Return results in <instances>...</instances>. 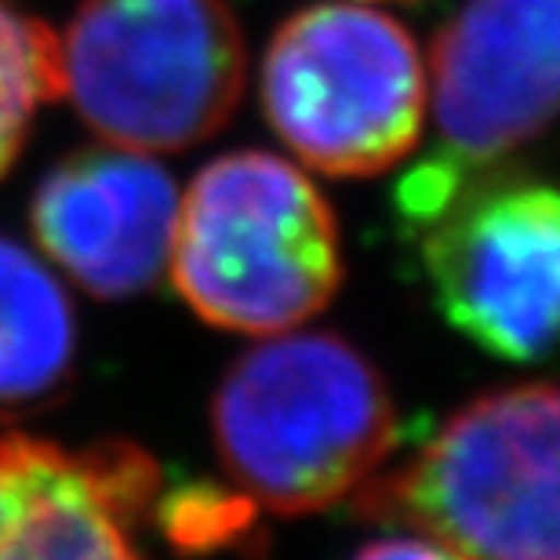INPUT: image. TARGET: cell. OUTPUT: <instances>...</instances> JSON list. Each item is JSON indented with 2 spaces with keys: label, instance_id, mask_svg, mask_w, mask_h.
<instances>
[{
  "label": "cell",
  "instance_id": "cell-1",
  "mask_svg": "<svg viewBox=\"0 0 560 560\" xmlns=\"http://www.w3.org/2000/svg\"><path fill=\"white\" fill-rule=\"evenodd\" d=\"M211 430L233 491L295 517L357 499L397 447V408L339 335L280 331L226 372Z\"/></svg>",
  "mask_w": 560,
  "mask_h": 560
},
{
  "label": "cell",
  "instance_id": "cell-2",
  "mask_svg": "<svg viewBox=\"0 0 560 560\" xmlns=\"http://www.w3.org/2000/svg\"><path fill=\"white\" fill-rule=\"evenodd\" d=\"M167 270L186 306L215 328L295 331L339 291V222L284 156L226 153L178 200Z\"/></svg>",
  "mask_w": 560,
  "mask_h": 560
},
{
  "label": "cell",
  "instance_id": "cell-3",
  "mask_svg": "<svg viewBox=\"0 0 560 560\" xmlns=\"http://www.w3.org/2000/svg\"><path fill=\"white\" fill-rule=\"evenodd\" d=\"M248 51L226 0H84L59 37V95L109 145L186 150L237 109Z\"/></svg>",
  "mask_w": 560,
  "mask_h": 560
},
{
  "label": "cell",
  "instance_id": "cell-4",
  "mask_svg": "<svg viewBox=\"0 0 560 560\" xmlns=\"http://www.w3.org/2000/svg\"><path fill=\"white\" fill-rule=\"evenodd\" d=\"M466 560H557V394L550 383L469 400L430 441L357 491Z\"/></svg>",
  "mask_w": 560,
  "mask_h": 560
},
{
  "label": "cell",
  "instance_id": "cell-5",
  "mask_svg": "<svg viewBox=\"0 0 560 560\" xmlns=\"http://www.w3.org/2000/svg\"><path fill=\"white\" fill-rule=\"evenodd\" d=\"M400 211L436 306L466 339L517 364L550 353L560 288L550 186L433 156L405 178Z\"/></svg>",
  "mask_w": 560,
  "mask_h": 560
},
{
  "label": "cell",
  "instance_id": "cell-6",
  "mask_svg": "<svg viewBox=\"0 0 560 560\" xmlns=\"http://www.w3.org/2000/svg\"><path fill=\"white\" fill-rule=\"evenodd\" d=\"M259 84L277 139L324 175H378L422 136L419 44L405 22L361 0H320L280 22Z\"/></svg>",
  "mask_w": 560,
  "mask_h": 560
},
{
  "label": "cell",
  "instance_id": "cell-7",
  "mask_svg": "<svg viewBox=\"0 0 560 560\" xmlns=\"http://www.w3.org/2000/svg\"><path fill=\"white\" fill-rule=\"evenodd\" d=\"M560 0H466L436 33L425 66L444 161L488 167L553 120Z\"/></svg>",
  "mask_w": 560,
  "mask_h": 560
},
{
  "label": "cell",
  "instance_id": "cell-8",
  "mask_svg": "<svg viewBox=\"0 0 560 560\" xmlns=\"http://www.w3.org/2000/svg\"><path fill=\"white\" fill-rule=\"evenodd\" d=\"M178 189L150 153L88 145L40 178L33 237L59 270L98 299L153 288L172 259Z\"/></svg>",
  "mask_w": 560,
  "mask_h": 560
},
{
  "label": "cell",
  "instance_id": "cell-9",
  "mask_svg": "<svg viewBox=\"0 0 560 560\" xmlns=\"http://www.w3.org/2000/svg\"><path fill=\"white\" fill-rule=\"evenodd\" d=\"M156 469L131 447L70 452L0 433V560H142Z\"/></svg>",
  "mask_w": 560,
  "mask_h": 560
},
{
  "label": "cell",
  "instance_id": "cell-10",
  "mask_svg": "<svg viewBox=\"0 0 560 560\" xmlns=\"http://www.w3.org/2000/svg\"><path fill=\"white\" fill-rule=\"evenodd\" d=\"M73 357L70 295L40 259L0 237V419L37 411L59 397Z\"/></svg>",
  "mask_w": 560,
  "mask_h": 560
},
{
  "label": "cell",
  "instance_id": "cell-11",
  "mask_svg": "<svg viewBox=\"0 0 560 560\" xmlns=\"http://www.w3.org/2000/svg\"><path fill=\"white\" fill-rule=\"evenodd\" d=\"M59 98V33L0 0V175L19 161L44 103Z\"/></svg>",
  "mask_w": 560,
  "mask_h": 560
},
{
  "label": "cell",
  "instance_id": "cell-12",
  "mask_svg": "<svg viewBox=\"0 0 560 560\" xmlns=\"http://www.w3.org/2000/svg\"><path fill=\"white\" fill-rule=\"evenodd\" d=\"M353 560H466L444 542L430 539V535H389V539L368 542Z\"/></svg>",
  "mask_w": 560,
  "mask_h": 560
}]
</instances>
